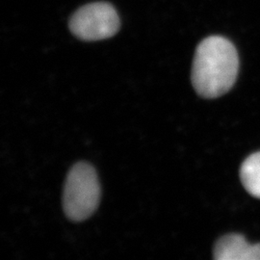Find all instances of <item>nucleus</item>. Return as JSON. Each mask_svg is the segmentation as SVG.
Listing matches in <instances>:
<instances>
[{"mask_svg":"<svg viewBox=\"0 0 260 260\" xmlns=\"http://www.w3.org/2000/svg\"><path fill=\"white\" fill-rule=\"evenodd\" d=\"M213 255L216 260H260V244H250L240 234H228L217 241Z\"/></svg>","mask_w":260,"mask_h":260,"instance_id":"nucleus-4","label":"nucleus"},{"mask_svg":"<svg viewBox=\"0 0 260 260\" xmlns=\"http://www.w3.org/2000/svg\"><path fill=\"white\" fill-rule=\"evenodd\" d=\"M101 185L95 170L88 163L75 164L66 179L63 207L69 219L81 222L93 215L100 205Z\"/></svg>","mask_w":260,"mask_h":260,"instance_id":"nucleus-2","label":"nucleus"},{"mask_svg":"<svg viewBox=\"0 0 260 260\" xmlns=\"http://www.w3.org/2000/svg\"><path fill=\"white\" fill-rule=\"evenodd\" d=\"M240 178L247 192L260 199V151L251 154L243 162Z\"/></svg>","mask_w":260,"mask_h":260,"instance_id":"nucleus-5","label":"nucleus"},{"mask_svg":"<svg viewBox=\"0 0 260 260\" xmlns=\"http://www.w3.org/2000/svg\"><path fill=\"white\" fill-rule=\"evenodd\" d=\"M69 26L75 37L94 42L113 37L121 26L117 11L107 2H94L77 10Z\"/></svg>","mask_w":260,"mask_h":260,"instance_id":"nucleus-3","label":"nucleus"},{"mask_svg":"<svg viewBox=\"0 0 260 260\" xmlns=\"http://www.w3.org/2000/svg\"><path fill=\"white\" fill-rule=\"evenodd\" d=\"M238 71L239 57L233 43L222 36H210L196 49L192 84L201 96L216 99L233 88Z\"/></svg>","mask_w":260,"mask_h":260,"instance_id":"nucleus-1","label":"nucleus"}]
</instances>
